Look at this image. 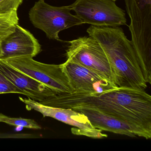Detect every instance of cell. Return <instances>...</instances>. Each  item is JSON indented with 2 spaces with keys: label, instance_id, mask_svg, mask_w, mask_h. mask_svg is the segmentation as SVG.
<instances>
[{
  "label": "cell",
  "instance_id": "277c9868",
  "mask_svg": "<svg viewBox=\"0 0 151 151\" xmlns=\"http://www.w3.org/2000/svg\"><path fill=\"white\" fill-rule=\"evenodd\" d=\"M69 43L70 45L66 51L67 60L84 66L115 84L113 66L96 40L91 37H84Z\"/></svg>",
  "mask_w": 151,
  "mask_h": 151
},
{
  "label": "cell",
  "instance_id": "5bb4252c",
  "mask_svg": "<svg viewBox=\"0 0 151 151\" xmlns=\"http://www.w3.org/2000/svg\"><path fill=\"white\" fill-rule=\"evenodd\" d=\"M0 122L5 123L17 127H23L34 130L41 129V126L33 119L9 117L1 113H0Z\"/></svg>",
  "mask_w": 151,
  "mask_h": 151
},
{
  "label": "cell",
  "instance_id": "5b68a950",
  "mask_svg": "<svg viewBox=\"0 0 151 151\" xmlns=\"http://www.w3.org/2000/svg\"><path fill=\"white\" fill-rule=\"evenodd\" d=\"M71 10L69 6H53L39 0L30 10L29 17L33 25L45 32L49 39L60 40L61 31L83 24L70 13Z\"/></svg>",
  "mask_w": 151,
  "mask_h": 151
},
{
  "label": "cell",
  "instance_id": "e0dca14e",
  "mask_svg": "<svg viewBox=\"0 0 151 151\" xmlns=\"http://www.w3.org/2000/svg\"><path fill=\"white\" fill-rule=\"evenodd\" d=\"M1 40H0V56H1Z\"/></svg>",
  "mask_w": 151,
  "mask_h": 151
},
{
  "label": "cell",
  "instance_id": "8992f818",
  "mask_svg": "<svg viewBox=\"0 0 151 151\" xmlns=\"http://www.w3.org/2000/svg\"><path fill=\"white\" fill-rule=\"evenodd\" d=\"M4 61L16 69L46 86L55 94L74 91L61 64H45L29 56L10 58Z\"/></svg>",
  "mask_w": 151,
  "mask_h": 151
},
{
  "label": "cell",
  "instance_id": "ac0fdd59",
  "mask_svg": "<svg viewBox=\"0 0 151 151\" xmlns=\"http://www.w3.org/2000/svg\"><path fill=\"white\" fill-rule=\"evenodd\" d=\"M113 1H117V0H113Z\"/></svg>",
  "mask_w": 151,
  "mask_h": 151
},
{
  "label": "cell",
  "instance_id": "3957f363",
  "mask_svg": "<svg viewBox=\"0 0 151 151\" xmlns=\"http://www.w3.org/2000/svg\"><path fill=\"white\" fill-rule=\"evenodd\" d=\"M124 1L131 21V42L146 76L151 82V0Z\"/></svg>",
  "mask_w": 151,
  "mask_h": 151
},
{
  "label": "cell",
  "instance_id": "6da1fadb",
  "mask_svg": "<svg viewBox=\"0 0 151 151\" xmlns=\"http://www.w3.org/2000/svg\"><path fill=\"white\" fill-rule=\"evenodd\" d=\"M45 106L93 110L110 116L151 135V97L145 90L117 87L102 93L74 91L55 94Z\"/></svg>",
  "mask_w": 151,
  "mask_h": 151
},
{
  "label": "cell",
  "instance_id": "8fae6325",
  "mask_svg": "<svg viewBox=\"0 0 151 151\" xmlns=\"http://www.w3.org/2000/svg\"><path fill=\"white\" fill-rule=\"evenodd\" d=\"M0 72L20 89L28 98L40 102L53 96L55 92L42 83L16 69L0 60Z\"/></svg>",
  "mask_w": 151,
  "mask_h": 151
},
{
  "label": "cell",
  "instance_id": "9a60e30c",
  "mask_svg": "<svg viewBox=\"0 0 151 151\" xmlns=\"http://www.w3.org/2000/svg\"><path fill=\"white\" fill-rule=\"evenodd\" d=\"M23 0H0V15L17 13Z\"/></svg>",
  "mask_w": 151,
  "mask_h": 151
},
{
  "label": "cell",
  "instance_id": "2e32d148",
  "mask_svg": "<svg viewBox=\"0 0 151 151\" xmlns=\"http://www.w3.org/2000/svg\"><path fill=\"white\" fill-rule=\"evenodd\" d=\"M15 93L25 95L24 93L14 85L4 75L0 72V94Z\"/></svg>",
  "mask_w": 151,
  "mask_h": 151
},
{
  "label": "cell",
  "instance_id": "4fadbf2b",
  "mask_svg": "<svg viewBox=\"0 0 151 151\" xmlns=\"http://www.w3.org/2000/svg\"><path fill=\"white\" fill-rule=\"evenodd\" d=\"M18 22L17 13L0 15V40H3L13 32L16 25L18 24Z\"/></svg>",
  "mask_w": 151,
  "mask_h": 151
},
{
  "label": "cell",
  "instance_id": "9c48e42d",
  "mask_svg": "<svg viewBox=\"0 0 151 151\" xmlns=\"http://www.w3.org/2000/svg\"><path fill=\"white\" fill-rule=\"evenodd\" d=\"M61 66L74 91L102 93L117 87L97 72L78 63L67 60Z\"/></svg>",
  "mask_w": 151,
  "mask_h": 151
},
{
  "label": "cell",
  "instance_id": "7a4b0ae2",
  "mask_svg": "<svg viewBox=\"0 0 151 151\" xmlns=\"http://www.w3.org/2000/svg\"><path fill=\"white\" fill-rule=\"evenodd\" d=\"M87 32L105 51L114 68L117 87L145 90L151 84L122 28L91 25Z\"/></svg>",
  "mask_w": 151,
  "mask_h": 151
},
{
  "label": "cell",
  "instance_id": "7c38bea8",
  "mask_svg": "<svg viewBox=\"0 0 151 151\" xmlns=\"http://www.w3.org/2000/svg\"><path fill=\"white\" fill-rule=\"evenodd\" d=\"M76 111L86 116L91 124L96 129L101 130L132 137H142L146 139L151 138V135L143 130L110 116L93 110L80 109Z\"/></svg>",
  "mask_w": 151,
  "mask_h": 151
},
{
  "label": "cell",
  "instance_id": "ba28073f",
  "mask_svg": "<svg viewBox=\"0 0 151 151\" xmlns=\"http://www.w3.org/2000/svg\"><path fill=\"white\" fill-rule=\"evenodd\" d=\"M25 105L28 110H34L39 112L44 117H51L64 123L73 126L72 134L84 136L94 139L107 137V135L96 129L91 123L88 117L84 114L71 109L61 108L45 106L31 99L19 97Z\"/></svg>",
  "mask_w": 151,
  "mask_h": 151
},
{
  "label": "cell",
  "instance_id": "30bf717a",
  "mask_svg": "<svg viewBox=\"0 0 151 151\" xmlns=\"http://www.w3.org/2000/svg\"><path fill=\"white\" fill-rule=\"evenodd\" d=\"M0 60L10 58L37 56L41 51V46L32 33L16 24L13 32L1 43Z\"/></svg>",
  "mask_w": 151,
  "mask_h": 151
},
{
  "label": "cell",
  "instance_id": "52a82bcc",
  "mask_svg": "<svg viewBox=\"0 0 151 151\" xmlns=\"http://www.w3.org/2000/svg\"><path fill=\"white\" fill-rule=\"evenodd\" d=\"M69 6L83 24L98 27L126 25L124 11L113 0H76Z\"/></svg>",
  "mask_w": 151,
  "mask_h": 151
}]
</instances>
